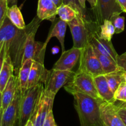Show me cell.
Returning a JSON list of instances; mask_svg holds the SVG:
<instances>
[{"mask_svg":"<svg viewBox=\"0 0 126 126\" xmlns=\"http://www.w3.org/2000/svg\"><path fill=\"white\" fill-rule=\"evenodd\" d=\"M119 102V103H118L116 102H115V104L118 107H122V108H126V102H122V101H118Z\"/></svg>","mask_w":126,"mask_h":126,"instance_id":"cell-37","label":"cell"},{"mask_svg":"<svg viewBox=\"0 0 126 126\" xmlns=\"http://www.w3.org/2000/svg\"><path fill=\"white\" fill-rule=\"evenodd\" d=\"M6 45H5L4 43H3L2 47H1V50H0V73H1L2 66H3L5 57H6Z\"/></svg>","mask_w":126,"mask_h":126,"instance_id":"cell-33","label":"cell"},{"mask_svg":"<svg viewBox=\"0 0 126 126\" xmlns=\"http://www.w3.org/2000/svg\"><path fill=\"white\" fill-rule=\"evenodd\" d=\"M89 44L97 49L102 54L113 59L116 62L118 54L114 49L111 41L106 40L101 38L98 33V31L93 32L90 39Z\"/></svg>","mask_w":126,"mask_h":126,"instance_id":"cell-14","label":"cell"},{"mask_svg":"<svg viewBox=\"0 0 126 126\" xmlns=\"http://www.w3.org/2000/svg\"><path fill=\"white\" fill-rule=\"evenodd\" d=\"M64 88L70 94L78 92L95 98H100L96 89L93 76L78 70L74 73Z\"/></svg>","mask_w":126,"mask_h":126,"instance_id":"cell-6","label":"cell"},{"mask_svg":"<svg viewBox=\"0 0 126 126\" xmlns=\"http://www.w3.org/2000/svg\"><path fill=\"white\" fill-rule=\"evenodd\" d=\"M44 84L41 83L28 88L22 94L20 105L18 126H24L30 119L44 90Z\"/></svg>","mask_w":126,"mask_h":126,"instance_id":"cell-5","label":"cell"},{"mask_svg":"<svg viewBox=\"0 0 126 126\" xmlns=\"http://www.w3.org/2000/svg\"><path fill=\"white\" fill-rule=\"evenodd\" d=\"M110 20L114 27L115 34H119L124 32L125 28V18L123 16H121L120 14H114Z\"/></svg>","mask_w":126,"mask_h":126,"instance_id":"cell-28","label":"cell"},{"mask_svg":"<svg viewBox=\"0 0 126 126\" xmlns=\"http://www.w3.org/2000/svg\"><path fill=\"white\" fill-rule=\"evenodd\" d=\"M92 47H93L94 51L96 56L98 58V60L100 63L104 75L120 70L117 65V63L114 60L102 54L94 47L92 46Z\"/></svg>","mask_w":126,"mask_h":126,"instance_id":"cell-22","label":"cell"},{"mask_svg":"<svg viewBox=\"0 0 126 126\" xmlns=\"http://www.w3.org/2000/svg\"><path fill=\"white\" fill-rule=\"evenodd\" d=\"M74 106L78 115L81 126H103L100 110L102 100L84 94H72Z\"/></svg>","mask_w":126,"mask_h":126,"instance_id":"cell-2","label":"cell"},{"mask_svg":"<svg viewBox=\"0 0 126 126\" xmlns=\"http://www.w3.org/2000/svg\"><path fill=\"white\" fill-rule=\"evenodd\" d=\"M63 4L71 6L76 11L78 16L82 17L86 22H89V23L93 22L88 14L87 13L86 9L83 8L80 4L79 0H63Z\"/></svg>","mask_w":126,"mask_h":126,"instance_id":"cell-26","label":"cell"},{"mask_svg":"<svg viewBox=\"0 0 126 126\" xmlns=\"http://www.w3.org/2000/svg\"><path fill=\"white\" fill-rule=\"evenodd\" d=\"M114 98L116 101H126V82H123L114 92Z\"/></svg>","mask_w":126,"mask_h":126,"instance_id":"cell-29","label":"cell"},{"mask_svg":"<svg viewBox=\"0 0 126 126\" xmlns=\"http://www.w3.org/2000/svg\"><path fill=\"white\" fill-rule=\"evenodd\" d=\"M14 67L11 60V57L6 50L4 62L2 70L0 73V92L1 93L4 89L10 78L14 75Z\"/></svg>","mask_w":126,"mask_h":126,"instance_id":"cell-20","label":"cell"},{"mask_svg":"<svg viewBox=\"0 0 126 126\" xmlns=\"http://www.w3.org/2000/svg\"><path fill=\"white\" fill-rule=\"evenodd\" d=\"M18 88V77L13 75L7 82L2 92V109L5 110L13 100Z\"/></svg>","mask_w":126,"mask_h":126,"instance_id":"cell-19","label":"cell"},{"mask_svg":"<svg viewBox=\"0 0 126 126\" xmlns=\"http://www.w3.org/2000/svg\"><path fill=\"white\" fill-rule=\"evenodd\" d=\"M79 66L78 70L92 75L94 78L103 74L100 63L91 44L81 49Z\"/></svg>","mask_w":126,"mask_h":126,"instance_id":"cell-7","label":"cell"},{"mask_svg":"<svg viewBox=\"0 0 126 126\" xmlns=\"http://www.w3.org/2000/svg\"><path fill=\"white\" fill-rule=\"evenodd\" d=\"M74 73L73 71L54 68L48 70L44 82V90L56 95L58 91L68 82Z\"/></svg>","mask_w":126,"mask_h":126,"instance_id":"cell-8","label":"cell"},{"mask_svg":"<svg viewBox=\"0 0 126 126\" xmlns=\"http://www.w3.org/2000/svg\"><path fill=\"white\" fill-rule=\"evenodd\" d=\"M87 1L89 2L90 5H91V8H92V9H93L96 6L97 0H79V2L80 4L81 5V6H82L83 8L86 9V2Z\"/></svg>","mask_w":126,"mask_h":126,"instance_id":"cell-34","label":"cell"},{"mask_svg":"<svg viewBox=\"0 0 126 126\" xmlns=\"http://www.w3.org/2000/svg\"></svg>","mask_w":126,"mask_h":126,"instance_id":"cell-45","label":"cell"},{"mask_svg":"<svg viewBox=\"0 0 126 126\" xmlns=\"http://www.w3.org/2000/svg\"><path fill=\"white\" fill-rule=\"evenodd\" d=\"M47 71L44 63L33 61L28 81V89L41 83L44 84Z\"/></svg>","mask_w":126,"mask_h":126,"instance_id":"cell-18","label":"cell"},{"mask_svg":"<svg viewBox=\"0 0 126 126\" xmlns=\"http://www.w3.org/2000/svg\"><path fill=\"white\" fill-rule=\"evenodd\" d=\"M2 44H3V43H2V44H1V45H0V50H1V47H2Z\"/></svg>","mask_w":126,"mask_h":126,"instance_id":"cell-44","label":"cell"},{"mask_svg":"<svg viewBox=\"0 0 126 126\" xmlns=\"http://www.w3.org/2000/svg\"><path fill=\"white\" fill-rule=\"evenodd\" d=\"M116 1L123 9L124 12H126V0H116Z\"/></svg>","mask_w":126,"mask_h":126,"instance_id":"cell-36","label":"cell"},{"mask_svg":"<svg viewBox=\"0 0 126 126\" xmlns=\"http://www.w3.org/2000/svg\"><path fill=\"white\" fill-rule=\"evenodd\" d=\"M100 36L103 39L111 41L113 35L115 34V29L110 20H105L100 26Z\"/></svg>","mask_w":126,"mask_h":126,"instance_id":"cell-27","label":"cell"},{"mask_svg":"<svg viewBox=\"0 0 126 126\" xmlns=\"http://www.w3.org/2000/svg\"><path fill=\"white\" fill-rule=\"evenodd\" d=\"M7 4H8V7H11V6H14V5H17V1L18 0H7Z\"/></svg>","mask_w":126,"mask_h":126,"instance_id":"cell-38","label":"cell"},{"mask_svg":"<svg viewBox=\"0 0 126 126\" xmlns=\"http://www.w3.org/2000/svg\"><path fill=\"white\" fill-rule=\"evenodd\" d=\"M24 126H34V125H33V123L32 122V121L30 119V120L27 122V124H26Z\"/></svg>","mask_w":126,"mask_h":126,"instance_id":"cell-41","label":"cell"},{"mask_svg":"<svg viewBox=\"0 0 126 126\" xmlns=\"http://www.w3.org/2000/svg\"><path fill=\"white\" fill-rule=\"evenodd\" d=\"M55 95L43 90L40 100L32 114L30 120L34 126H43L47 116L52 110Z\"/></svg>","mask_w":126,"mask_h":126,"instance_id":"cell-9","label":"cell"},{"mask_svg":"<svg viewBox=\"0 0 126 126\" xmlns=\"http://www.w3.org/2000/svg\"><path fill=\"white\" fill-rule=\"evenodd\" d=\"M118 112L119 113V116L121 118V119H123V122L124 123V124L126 126V108H122V107H118Z\"/></svg>","mask_w":126,"mask_h":126,"instance_id":"cell-35","label":"cell"},{"mask_svg":"<svg viewBox=\"0 0 126 126\" xmlns=\"http://www.w3.org/2000/svg\"><path fill=\"white\" fill-rule=\"evenodd\" d=\"M33 61L31 59L25 60L21 66L17 75L18 77V87L22 94L28 89V81Z\"/></svg>","mask_w":126,"mask_h":126,"instance_id":"cell-21","label":"cell"},{"mask_svg":"<svg viewBox=\"0 0 126 126\" xmlns=\"http://www.w3.org/2000/svg\"><path fill=\"white\" fill-rule=\"evenodd\" d=\"M22 96V92L18 87L13 100L3 111L2 126H15L16 123L18 122Z\"/></svg>","mask_w":126,"mask_h":126,"instance_id":"cell-12","label":"cell"},{"mask_svg":"<svg viewBox=\"0 0 126 126\" xmlns=\"http://www.w3.org/2000/svg\"><path fill=\"white\" fill-rule=\"evenodd\" d=\"M8 7L7 0H0V28L7 17V11Z\"/></svg>","mask_w":126,"mask_h":126,"instance_id":"cell-30","label":"cell"},{"mask_svg":"<svg viewBox=\"0 0 126 126\" xmlns=\"http://www.w3.org/2000/svg\"><path fill=\"white\" fill-rule=\"evenodd\" d=\"M57 15L60 19L68 23L76 18L78 14L71 6L62 4L58 7Z\"/></svg>","mask_w":126,"mask_h":126,"instance_id":"cell-25","label":"cell"},{"mask_svg":"<svg viewBox=\"0 0 126 126\" xmlns=\"http://www.w3.org/2000/svg\"><path fill=\"white\" fill-rule=\"evenodd\" d=\"M52 1L55 3V4L57 6V7H59L63 4V0H52Z\"/></svg>","mask_w":126,"mask_h":126,"instance_id":"cell-39","label":"cell"},{"mask_svg":"<svg viewBox=\"0 0 126 126\" xmlns=\"http://www.w3.org/2000/svg\"><path fill=\"white\" fill-rule=\"evenodd\" d=\"M7 17L17 28L19 29H24L26 27L22 12L17 5H14L11 7H8Z\"/></svg>","mask_w":126,"mask_h":126,"instance_id":"cell-23","label":"cell"},{"mask_svg":"<svg viewBox=\"0 0 126 126\" xmlns=\"http://www.w3.org/2000/svg\"><path fill=\"white\" fill-rule=\"evenodd\" d=\"M123 72L124 71L119 70L105 75L108 84L114 94L121 84L124 81Z\"/></svg>","mask_w":126,"mask_h":126,"instance_id":"cell-24","label":"cell"},{"mask_svg":"<svg viewBox=\"0 0 126 126\" xmlns=\"http://www.w3.org/2000/svg\"><path fill=\"white\" fill-rule=\"evenodd\" d=\"M29 30V24L24 29H19L14 25L7 17L0 28V45L3 43L6 45V50L14 67V72L17 75L22 66Z\"/></svg>","mask_w":126,"mask_h":126,"instance_id":"cell-1","label":"cell"},{"mask_svg":"<svg viewBox=\"0 0 126 126\" xmlns=\"http://www.w3.org/2000/svg\"><path fill=\"white\" fill-rule=\"evenodd\" d=\"M53 24L50 28V31L48 33V36L46 38V40L44 43V46L47 47L48 43L53 37H55L60 42L62 46V52L65 51V37L66 34V27L68 23L64 22L62 20L59 18H55V19L53 21Z\"/></svg>","mask_w":126,"mask_h":126,"instance_id":"cell-15","label":"cell"},{"mask_svg":"<svg viewBox=\"0 0 126 126\" xmlns=\"http://www.w3.org/2000/svg\"><path fill=\"white\" fill-rule=\"evenodd\" d=\"M118 106L114 103L102 101L100 110L105 126H126L118 113Z\"/></svg>","mask_w":126,"mask_h":126,"instance_id":"cell-11","label":"cell"},{"mask_svg":"<svg viewBox=\"0 0 126 126\" xmlns=\"http://www.w3.org/2000/svg\"><path fill=\"white\" fill-rule=\"evenodd\" d=\"M2 113H3V110H1V113H0V126H2Z\"/></svg>","mask_w":126,"mask_h":126,"instance_id":"cell-42","label":"cell"},{"mask_svg":"<svg viewBox=\"0 0 126 126\" xmlns=\"http://www.w3.org/2000/svg\"><path fill=\"white\" fill-rule=\"evenodd\" d=\"M57 9V6L52 0H38L36 16L41 20L52 22L56 18Z\"/></svg>","mask_w":126,"mask_h":126,"instance_id":"cell-16","label":"cell"},{"mask_svg":"<svg viewBox=\"0 0 126 126\" xmlns=\"http://www.w3.org/2000/svg\"><path fill=\"white\" fill-rule=\"evenodd\" d=\"M41 21L36 16L29 23L30 30L25 45L22 64L28 59L44 63L46 46H44V43L35 40L36 33Z\"/></svg>","mask_w":126,"mask_h":126,"instance_id":"cell-3","label":"cell"},{"mask_svg":"<svg viewBox=\"0 0 126 126\" xmlns=\"http://www.w3.org/2000/svg\"><path fill=\"white\" fill-rule=\"evenodd\" d=\"M96 23L100 26L105 20H110L116 14L124 12L116 0H97V4L93 9Z\"/></svg>","mask_w":126,"mask_h":126,"instance_id":"cell-10","label":"cell"},{"mask_svg":"<svg viewBox=\"0 0 126 126\" xmlns=\"http://www.w3.org/2000/svg\"></svg>","mask_w":126,"mask_h":126,"instance_id":"cell-46","label":"cell"},{"mask_svg":"<svg viewBox=\"0 0 126 126\" xmlns=\"http://www.w3.org/2000/svg\"><path fill=\"white\" fill-rule=\"evenodd\" d=\"M73 41L74 47L82 49L89 44L90 39L93 32L98 30L99 26L96 22H87L81 16L68 23Z\"/></svg>","mask_w":126,"mask_h":126,"instance_id":"cell-4","label":"cell"},{"mask_svg":"<svg viewBox=\"0 0 126 126\" xmlns=\"http://www.w3.org/2000/svg\"><path fill=\"white\" fill-rule=\"evenodd\" d=\"M43 126H57L54 119V114L52 110L50 111L48 115L47 116Z\"/></svg>","mask_w":126,"mask_h":126,"instance_id":"cell-32","label":"cell"},{"mask_svg":"<svg viewBox=\"0 0 126 126\" xmlns=\"http://www.w3.org/2000/svg\"><path fill=\"white\" fill-rule=\"evenodd\" d=\"M123 77H124V82H126V71H124L123 72Z\"/></svg>","mask_w":126,"mask_h":126,"instance_id":"cell-43","label":"cell"},{"mask_svg":"<svg viewBox=\"0 0 126 126\" xmlns=\"http://www.w3.org/2000/svg\"><path fill=\"white\" fill-rule=\"evenodd\" d=\"M81 49L74 47L62 52L60 59L56 62L52 68L59 70H69L72 69L77 64L81 56Z\"/></svg>","mask_w":126,"mask_h":126,"instance_id":"cell-13","label":"cell"},{"mask_svg":"<svg viewBox=\"0 0 126 126\" xmlns=\"http://www.w3.org/2000/svg\"><path fill=\"white\" fill-rule=\"evenodd\" d=\"M94 79L100 98L105 102L115 103L116 100L114 98V94L111 89L105 75H98Z\"/></svg>","mask_w":126,"mask_h":126,"instance_id":"cell-17","label":"cell"},{"mask_svg":"<svg viewBox=\"0 0 126 126\" xmlns=\"http://www.w3.org/2000/svg\"><path fill=\"white\" fill-rule=\"evenodd\" d=\"M2 110V93L0 92V113Z\"/></svg>","mask_w":126,"mask_h":126,"instance_id":"cell-40","label":"cell"},{"mask_svg":"<svg viewBox=\"0 0 126 126\" xmlns=\"http://www.w3.org/2000/svg\"><path fill=\"white\" fill-rule=\"evenodd\" d=\"M116 63L120 70L126 71V52L121 55H118Z\"/></svg>","mask_w":126,"mask_h":126,"instance_id":"cell-31","label":"cell"}]
</instances>
